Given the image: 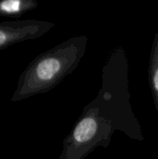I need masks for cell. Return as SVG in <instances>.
<instances>
[{"instance_id":"obj_5","label":"cell","mask_w":158,"mask_h":159,"mask_svg":"<svg viewBox=\"0 0 158 159\" xmlns=\"http://www.w3.org/2000/svg\"><path fill=\"white\" fill-rule=\"evenodd\" d=\"M149 79L154 94L156 107L158 112V33L155 37L152 49L151 63L149 68Z\"/></svg>"},{"instance_id":"obj_3","label":"cell","mask_w":158,"mask_h":159,"mask_svg":"<svg viewBox=\"0 0 158 159\" xmlns=\"http://www.w3.org/2000/svg\"><path fill=\"white\" fill-rule=\"evenodd\" d=\"M37 7L34 0H1L0 16L8 18H19Z\"/></svg>"},{"instance_id":"obj_4","label":"cell","mask_w":158,"mask_h":159,"mask_svg":"<svg viewBox=\"0 0 158 159\" xmlns=\"http://www.w3.org/2000/svg\"><path fill=\"white\" fill-rule=\"evenodd\" d=\"M97 129V121L93 117H86L76 125L74 130V138L77 143H87L95 136Z\"/></svg>"},{"instance_id":"obj_2","label":"cell","mask_w":158,"mask_h":159,"mask_svg":"<svg viewBox=\"0 0 158 159\" xmlns=\"http://www.w3.org/2000/svg\"><path fill=\"white\" fill-rule=\"evenodd\" d=\"M53 23L36 20L0 21V50L18 43L42 36L53 27Z\"/></svg>"},{"instance_id":"obj_1","label":"cell","mask_w":158,"mask_h":159,"mask_svg":"<svg viewBox=\"0 0 158 159\" xmlns=\"http://www.w3.org/2000/svg\"><path fill=\"white\" fill-rule=\"evenodd\" d=\"M68 47L59 46L37 56L21 73L11 102L46 92L61 81L70 67Z\"/></svg>"}]
</instances>
